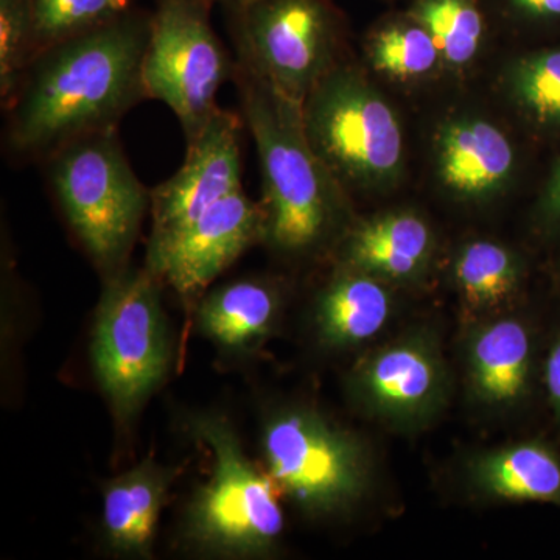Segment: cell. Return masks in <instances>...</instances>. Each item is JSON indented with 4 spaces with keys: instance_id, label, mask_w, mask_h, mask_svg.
Returning a JSON list of instances; mask_svg holds the SVG:
<instances>
[{
    "instance_id": "cell-2",
    "label": "cell",
    "mask_w": 560,
    "mask_h": 560,
    "mask_svg": "<svg viewBox=\"0 0 560 560\" xmlns=\"http://www.w3.org/2000/svg\"><path fill=\"white\" fill-rule=\"evenodd\" d=\"M232 83L259 158L265 243L290 257L337 249L355 220V202L308 143L301 105L238 65Z\"/></svg>"
},
{
    "instance_id": "cell-14",
    "label": "cell",
    "mask_w": 560,
    "mask_h": 560,
    "mask_svg": "<svg viewBox=\"0 0 560 560\" xmlns=\"http://www.w3.org/2000/svg\"><path fill=\"white\" fill-rule=\"evenodd\" d=\"M355 389L364 407L393 423L429 418L444 404L447 371L436 341L412 334L375 350L357 370Z\"/></svg>"
},
{
    "instance_id": "cell-11",
    "label": "cell",
    "mask_w": 560,
    "mask_h": 560,
    "mask_svg": "<svg viewBox=\"0 0 560 560\" xmlns=\"http://www.w3.org/2000/svg\"><path fill=\"white\" fill-rule=\"evenodd\" d=\"M260 242H265L264 209L242 189L213 205L183 230L150 242L147 270L180 296H197Z\"/></svg>"
},
{
    "instance_id": "cell-3",
    "label": "cell",
    "mask_w": 560,
    "mask_h": 560,
    "mask_svg": "<svg viewBox=\"0 0 560 560\" xmlns=\"http://www.w3.org/2000/svg\"><path fill=\"white\" fill-rule=\"evenodd\" d=\"M301 117L316 156L355 206L397 200L412 189V110L364 69L357 51L313 88Z\"/></svg>"
},
{
    "instance_id": "cell-19",
    "label": "cell",
    "mask_w": 560,
    "mask_h": 560,
    "mask_svg": "<svg viewBox=\"0 0 560 560\" xmlns=\"http://www.w3.org/2000/svg\"><path fill=\"white\" fill-rule=\"evenodd\" d=\"M530 370L529 331L517 319L486 324L469 342V371L475 394L490 405L522 399Z\"/></svg>"
},
{
    "instance_id": "cell-6",
    "label": "cell",
    "mask_w": 560,
    "mask_h": 560,
    "mask_svg": "<svg viewBox=\"0 0 560 560\" xmlns=\"http://www.w3.org/2000/svg\"><path fill=\"white\" fill-rule=\"evenodd\" d=\"M44 164L58 205L92 259L113 275L119 271L151 209V190L132 171L119 131L73 140Z\"/></svg>"
},
{
    "instance_id": "cell-28",
    "label": "cell",
    "mask_w": 560,
    "mask_h": 560,
    "mask_svg": "<svg viewBox=\"0 0 560 560\" xmlns=\"http://www.w3.org/2000/svg\"><path fill=\"white\" fill-rule=\"evenodd\" d=\"M548 393L560 416V341L551 349L547 361Z\"/></svg>"
},
{
    "instance_id": "cell-30",
    "label": "cell",
    "mask_w": 560,
    "mask_h": 560,
    "mask_svg": "<svg viewBox=\"0 0 560 560\" xmlns=\"http://www.w3.org/2000/svg\"><path fill=\"white\" fill-rule=\"evenodd\" d=\"M219 2H220V0H219Z\"/></svg>"
},
{
    "instance_id": "cell-4",
    "label": "cell",
    "mask_w": 560,
    "mask_h": 560,
    "mask_svg": "<svg viewBox=\"0 0 560 560\" xmlns=\"http://www.w3.org/2000/svg\"><path fill=\"white\" fill-rule=\"evenodd\" d=\"M412 116V189L463 213L492 212L521 191L534 143L480 84L447 88Z\"/></svg>"
},
{
    "instance_id": "cell-21",
    "label": "cell",
    "mask_w": 560,
    "mask_h": 560,
    "mask_svg": "<svg viewBox=\"0 0 560 560\" xmlns=\"http://www.w3.org/2000/svg\"><path fill=\"white\" fill-rule=\"evenodd\" d=\"M167 489L168 475L149 460L106 486L103 523L117 550H150Z\"/></svg>"
},
{
    "instance_id": "cell-8",
    "label": "cell",
    "mask_w": 560,
    "mask_h": 560,
    "mask_svg": "<svg viewBox=\"0 0 560 560\" xmlns=\"http://www.w3.org/2000/svg\"><path fill=\"white\" fill-rule=\"evenodd\" d=\"M195 433L212 453V474L195 497L189 529L195 541L228 555L270 550L283 530L278 486L250 463L228 422L202 418Z\"/></svg>"
},
{
    "instance_id": "cell-24",
    "label": "cell",
    "mask_w": 560,
    "mask_h": 560,
    "mask_svg": "<svg viewBox=\"0 0 560 560\" xmlns=\"http://www.w3.org/2000/svg\"><path fill=\"white\" fill-rule=\"evenodd\" d=\"M39 51L138 9L136 0H31Z\"/></svg>"
},
{
    "instance_id": "cell-13",
    "label": "cell",
    "mask_w": 560,
    "mask_h": 560,
    "mask_svg": "<svg viewBox=\"0 0 560 560\" xmlns=\"http://www.w3.org/2000/svg\"><path fill=\"white\" fill-rule=\"evenodd\" d=\"M440 254V234L430 213L410 201L393 200L355 217L335 249V261L400 289L425 282Z\"/></svg>"
},
{
    "instance_id": "cell-26",
    "label": "cell",
    "mask_w": 560,
    "mask_h": 560,
    "mask_svg": "<svg viewBox=\"0 0 560 560\" xmlns=\"http://www.w3.org/2000/svg\"><path fill=\"white\" fill-rule=\"evenodd\" d=\"M500 47L547 44L560 33V0H481Z\"/></svg>"
},
{
    "instance_id": "cell-15",
    "label": "cell",
    "mask_w": 560,
    "mask_h": 560,
    "mask_svg": "<svg viewBox=\"0 0 560 560\" xmlns=\"http://www.w3.org/2000/svg\"><path fill=\"white\" fill-rule=\"evenodd\" d=\"M357 57L385 90L411 110L451 88L433 36L404 5L389 7L368 25Z\"/></svg>"
},
{
    "instance_id": "cell-17",
    "label": "cell",
    "mask_w": 560,
    "mask_h": 560,
    "mask_svg": "<svg viewBox=\"0 0 560 560\" xmlns=\"http://www.w3.org/2000/svg\"><path fill=\"white\" fill-rule=\"evenodd\" d=\"M441 51L452 88L477 86L501 47L481 0H407Z\"/></svg>"
},
{
    "instance_id": "cell-7",
    "label": "cell",
    "mask_w": 560,
    "mask_h": 560,
    "mask_svg": "<svg viewBox=\"0 0 560 560\" xmlns=\"http://www.w3.org/2000/svg\"><path fill=\"white\" fill-rule=\"evenodd\" d=\"M219 0H154L142 61L147 101L171 108L186 143L220 109L217 97L234 80L237 61L217 35L212 9Z\"/></svg>"
},
{
    "instance_id": "cell-23",
    "label": "cell",
    "mask_w": 560,
    "mask_h": 560,
    "mask_svg": "<svg viewBox=\"0 0 560 560\" xmlns=\"http://www.w3.org/2000/svg\"><path fill=\"white\" fill-rule=\"evenodd\" d=\"M278 311V291L256 279L238 280L213 291L202 302V330L228 348L257 340L270 329Z\"/></svg>"
},
{
    "instance_id": "cell-29",
    "label": "cell",
    "mask_w": 560,
    "mask_h": 560,
    "mask_svg": "<svg viewBox=\"0 0 560 560\" xmlns=\"http://www.w3.org/2000/svg\"><path fill=\"white\" fill-rule=\"evenodd\" d=\"M378 2L386 3V5L394 7L396 3H399L400 0H378ZM407 2V0H405Z\"/></svg>"
},
{
    "instance_id": "cell-10",
    "label": "cell",
    "mask_w": 560,
    "mask_h": 560,
    "mask_svg": "<svg viewBox=\"0 0 560 560\" xmlns=\"http://www.w3.org/2000/svg\"><path fill=\"white\" fill-rule=\"evenodd\" d=\"M264 455L279 490L315 514L348 510L370 485L364 445L315 411L275 416L265 429Z\"/></svg>"
},
{
    "instance_id": "cell-1",
    "label": "cell",
    "mask_w": 560,
    "mask_h": 560,
    "mask_svg": "<svg viewBox=\"0 0 560 560\" xmlns=\"http://www.w3.org/2000/svg\"><path fill=\"white\" fill-rule=\"evenodd\" d=\"M151 11L138 9L40 50L5 105L7 149L46 162L73 140L117 130L147 101L142 61Z\"/></svg>"
},
{
    "instance_id": "cell-9",
    "label": "cell",
    "mask_w": 560,
    "mask_h": 560,
    "mask_svg": "<svg viewBox=\"0 0 560 560\" xmlns=\"http://www.w3.org/2000/svg\"><path fill=\"white\" fill-rule=\"evenodd\" d=\"M158 282L147 268L114 272L98 307L92 359L120 416L131 415L156 389L171 363Z\"/></svg>"
},
{
    "instance_id": "cell-18",
    "label": "cell",
    "mask_w": 560,
    "mask_h": 560,
    "mask_svg": "<svg viewBox=\"0 0 560 560\" xmlns=\"http://www.w3.org/2000/svg\"><path fill=\"white\" fill-rule=\"evenodd\" d=\"M335 265L337 270L319 293L316 320L324 340L348 348L381 334L393 315L396 287L340 261Z\"/></svg>"
},
{
    "instance_id": "cell-22",
    "label": "cell",
    "mask_w": 560,
    "mask_h": 560,
    "mask_svg": "<svg viewBox=\"0 0 560 560\" xmlns=\"http://www.w3.org/2000/svg\"><path fill=\"white\" fill-rule=\"evenodd\" d=\"M481 492L497 499L547 501L560 495V463L537 444H517L482 453L470 466Z\"/></svg>"
},
{
    "instance_id": "cell-20",
    "label": "cell",
    "mask_w": 560,
    "mask_h": 560,
    "mask_svg": "<svg viewBox=\"0 0 560 560\" xmlns=\"http://www.w3.org/2000/svg\"><path fill=\"white\" fill-rule=\"evenodd\" d=\"M451 279L460 300L474 311H495L508 304L525 279V260L500 238L471 235L451 254Z\"/></svg>"
},
{
    "instance_id": "cell-12",
    "label": "cell",
    "mask_w": 560,
    "mask_h": 560,
    "mask_svg": "<svg viewBox=\"0 0 560 560\" xmlns=\"http://www.w3.org/2000/svg\"><path fill=\"white\" fill-rule=\"evenodd\" d=\"M241 113L220 108L191 142L183 165L151 190L150 242L190 224L217 202L243 189Z\"/></svg>"
},
{
    "instance_id": "cell-5",
    "label": "cell",
    "mask_w": 560,
    "mask_h": 560,
    "mask_svg": "<svg viewBox=\"0 0 560 560\" xmlns=\"http://www.w3.org/2000/svg\"><path fill=\"white\" fill-rule=\"evenodd\" d=\"M235 61L302 105L327 73L355 54L335 0H220Z\"/></svg>"
},
{
    "instance_id": "cell-25",
    "label": "cell",
    "mask_w": 560,
    "mask_h": 560,
    "mask_svg": "<svg viewBox=\"0 0 560 560\" xmlns=\"http://www.w3.org/2000/svg\"><path fill=\"white\" fill-rule=\"evenodd\" d=\"M38 54L31 0H0V97L3 106L16 94Z\"/></svg>"
},
{
    "instance_id": "cell-27",
    "label": "cell",
    "mask_w": 560,
    "mask_h": 560,
    "mask_svg": "<svg viewBox=\"0 0 560 560\" xmlns=\"http://www.w3.org/2000/svg\"><path fill=\"white\" fill-rule=\"evenodd\" d=\"M534 212L541 223L560 228V160L555 162L550 175L545 178Z\"/></svg>"
},
{
    "instance_id": "cell-16",
    "label": "cell",
    "mask_w": 560,
    "mask_h": 560,
    "mask_svg": "<svg viewBox=\"0 0 560 560\" xmlns=\"http://www.w3.org/2000/svg\"><path fill=\"white\" fill-rule=\"evenodd\" d=\"M480 86L534 145L560 138V44L503 47Z\"/></svg>"
}]
</instances>
